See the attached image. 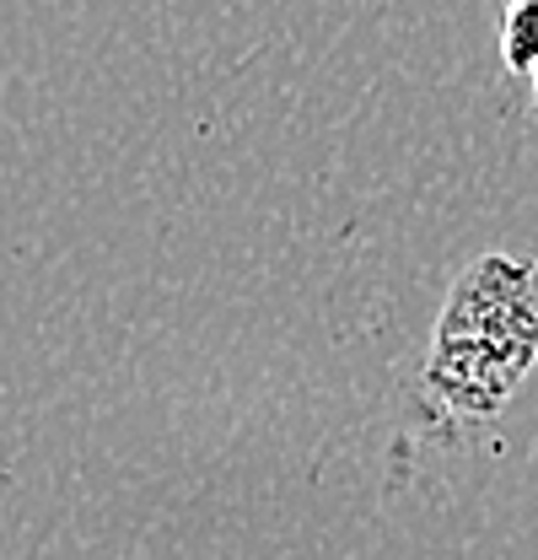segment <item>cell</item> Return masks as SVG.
<instances>
[{"mask_svg": "<svg viewBox=\"0 0 538 560\" xmlns=\"http://www.w3.org/2000/svg\"><path fill=\"white\" fill-rule=\"evenodd\" d=\"M538 366V265L523 254H479L453 280L431 350L425 394L458 420H495Z\"/></svg>", "mask_w": 538, "mask_h": 560, "instance_id": "1", "label": "cell"}, {"mask_svg": "<svg viewBox=\"0 0 538 560\" xmlns=\"http://www.w3.org/2000/svg\"><path fill=\"white\" fill-rule=\"evenodd\" d=\"M501 66L512 75L538 70V0H506L501 16Z\"/></svg>", "mask_w": 538, "mask_h": 560, "instance_id": "2", "label": "cell"}, {"mask_svg": "<svg viewBox=\"0 0 538 560\" xmlns=\"http://www.w3.org/2000/svg\"><path fill=\"white\" fill-rule=\"evenodd\" d=\"M528 114H534V125H538V70H534V103H528Z\"/></svg>", "mask_w": 538, "mask_h": 560, "instance_id": "3", "label": "cell"}]
</instances>
